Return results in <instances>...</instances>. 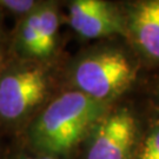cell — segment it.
<instances>
[{
    "label": "cell",
    "mask_w": 159,
    "mask_h": 159,
    "mask_svg": "<svg viewBox=\"0 0 159 159\" xmlns=\"http://www.w3.org/2000/svg\"><path fill=\"white\" fill-rule=\"evenodd\" d=\"M137 140V121L127 108L105 114L91 131L86 159H130Z\"/></svg>",
    "instance_id": "3"
},
{
    "label": "cell",
    "mask_w": 159,
    "mask_h": 159,
    "mask_svg": "<svg viewBox=\"0 0 159 159\" xmlns=\"http://www.w3.org/2000/svg\"><path fill=\"white\" fill-rule=\"evenodd\" d=\"M20 43L24 51L33 57H39V33L37 8L30 12L20 30Z\"/></svg>",
    "instance_id": "8"
},
{
    "label": "cell",
    "mask_w": 159,
    "mask_h": 159,
    "mask_svg": "<svg viewBox=\"0 0 159 159\" xmlns=\"http://www.w3.org/2000/svg\"><path fill=\"white\" fill-rule=\"evenodd\" d=\"M134 79L136 67L123 52L114 48L86 56L73 71L78 91L102 102L120 96Z\"/></svg>",
    "instance_id": "2"
},
{
    "label": "cell",
    "mask_w": 159,
    "mask_h": 159,
    "mask_svg": "<svg viewBox=\"0 0 159 159\" xmlns=\"http://www.w3.org/2000/svg\"><path fill=\"white\" fill-rule=\"evenodd\" d=\"M126 31L139 50L159 61V0L138 1L130 7L125 19Z\"/></svg>",
    "instance_id": "6"
},
{
    "label": "cell",
    "mask_w": 159,
    "mask_h": 159,
    "mask_svg": "<svg viewBox=\"0 0 159 159\" xmlns=\"http://www.w3.org/2000/svg\"><path fill=\"white\" fill-rule=\"evenodd\" d=\"M47 78L40 68L7 74L0 80V116L14 120L26 114L46 96Z\"/></svg>",
    "instance_id": "4"
},
{
    "label": "cell",
    "mask_w": 159,
    "mask_h": 159,
    "mask_svg": "<svg viewBox=\"0 0 159 159\" xmlns=\"http://www.w3.org/2000/svg\"><path fill=\"white\" fill-rule=\"evenodd\" d=\"M106 114V102L80 91L57 97L34 121L30 131L33 146L48 156L70 152Z\"/></svg>",
    "instance_id": "1"
},
{
    "label": "cell",
    "mask_w": 159,
    "mask_h": 159,
    "mask_svg": "<svg viewBox=\"0 0 159 159\" xmlns=\"http://www.w3.org/2000/svg\"><path fill=\"white\" fill-rule=\"evenodd\" d=\"M39 57H47L54 51L58 32V12L54 6H41L37 8Z\"/></svg>",
    "instance_id": "7"
},
{
    "label": "cell",
    "mask_w": 159,
    "mask_h": 159,
    "mask_svg": "<svg viewBox=\"0 0 159 159\" xmlns=\"http://www.w3.org/2000/svg\"><path fill=\"white\" fill-rule=\"evenodd\" d=\"M70 24L84 38L125 34V19L111 4L102 0H75L70 5Z\"/></svg>",
    "instance_id": "5"
},
{
    "label": "cell",
    "mask_w": 159,
    "mask_h": 159,
    "mask_svg": "<svg viewBox=\"0 0 159 159\" xmlns=\"http://www.w3.org/2000/svg\"><path fill=\"white\" fill-rule=\"evenodd\" d=\"M21 159H57L53 156H48V154H43L40 157H23Z\"/></svg>",
    "instance_id": "11"
},
{
    "label": "cell",
    "mask_w": 159,
    "mask_h": 159,
    "mask_svg": "<svg viewBox=\"0 0 159 159\" xmlns=\"http://www.w3.org/2000/svg\"><path fill=\"white\" fill-rule=\"evenodd\" d=\"M0 4L11 11L19 13H26L34 8V1L31 0H5L0 1Z\"/></svg>",
    "instance_id": "10"
},
{
    "label": "cell",
    "mask_w": 159,
    "mask_h": 159,
    "mask_svg": "<svg viewBox=\"0 0 159 159\" xmlns=\"http://www.w3.org/2000/svg\"><path fill=\"white\" fill-rule=\"evenodd\" d=\"M137 159H159V124L153 126L143 140Z\"/></svg>",
    "instance_id": "9"
}]
</instances>
